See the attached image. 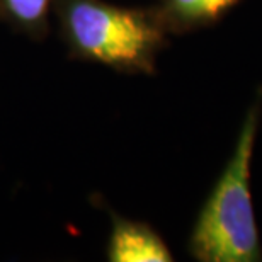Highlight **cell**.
<instances>
[{"label": "cell", "instance_id": "cell-3", "mask_svg": "<svg viewBox=\"0 0 262 262\" xmlns=\"http://www.w3.org/2000/svg\"><path fill=\"white\" fill-rule=\"evenodd\" d=\"M107 259L111 262H170L172 254L148 225L114 218Z\"/></svg>", "mask_w": 262, "mask_h": 262}, {"label": "cell", "instance_id": "cell-2", "mask_svg": "<svg viewBox=\"0 0 262 262\" xmlns=\"http://www.w3.org/2000/svg\"><path fill=\"white\" fill-rule=\"evenodd\" d=\"M58 14L65 38L78 55L121 72H154L169 31L159 10L102 0H60Z\"/></svg>", "mask_w": 262, "mask_h": 262}, {"label": "cell", "instance_id": "cell-4", "mask_svg": "<svg viewBox=\"0 0 262 262\" xmlns=\"http://www.w3.org/2000/svg\"><path fill=\"white\" fill-rule=\"evenodd\" d=\"M242 0H162L159 14L169 31H191L218 23Z\"/></svg>", "mask_w": 262, "mask_h": 262}, {"label": "cell", "instance_id": "cell-5", "mask_svg": "<svg viewBox=\"0 0 262 262\" xmlns=\"http://www.w3.org/2000/svg\"><path fill=\"white\" fill-rule=\"evenodd\" d=\"M51 0H0V10L10 23L31 33L46 26Z\"/></svg>", "mask_w": 262, "mask_h": 262}, {"label": "cell", "instance_id": "cell-1", "mask_svg": "<svg viewBox=\"0 0 262 262\" xmlns=\"http://www.w3.org/2000/svg\"><path fill=\"white\" fill-rule=\"evenodd\" d=\"M262 113V91L240 128L235 151L194 223L189 249L201 262H259L262 247L255 222L250 167Z\"/></svg>", "mask_w": 262, "mask_h": 262}]
</instances>
